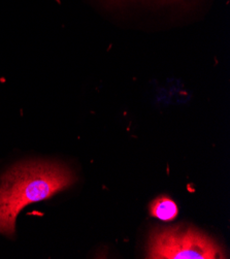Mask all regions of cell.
I'll return each instance as SVG.
<instances>
[{
    "label": "cell",
    "instance_id": "3957f363",
    "mask_svg": "<svg viewBox=\"0 0 230 259\" xmlns=\"http://www.w3.org/2000/svg\"><path fill=\"white\" fill-rule=\"evenodd\" d=\"M150 213L153 217L162 221H172L177 216L178 210L175 202L168 196H159L150 204Z\"/></svg>",
    "mask_w": 230,
    "mask_h": 259
},
{
    "label": "cell",
    "instance_id": "277c9868",
    "mask_svg": "<svg viewBox=\"0 0 230 259\" xmlns=\"http://www.w3.org/2000/svg\"><path fill=\"white\" fill-rule=\"evenodd\" d=\"M109 5L119 6V5H125L128 3H134V2H149V3H155L158 5H185L187 3H190L191 0H105Z\"/></svg>",
    "mask_w": 230,
    "mask_h": 259
},
{
    "label": "cell",
    "instance_id": "6da1fadb",
    "mask_svg": "<svg viewBox=\"0 0 230 259\" xmlns=\"http://www.w3.org/2000/svg\"><path fill=\"white\" fill-rule=\"evenodd\" d=\"M75 181L73 171L58 162L25 161L9 168L0 177V234L14 237L22 209L52 197Z\"/></svg>",
    "mask_w": 230,
    "mask_h": 259
},
{
    "label": "cell",
    "instance_id": "7a4b0ae2",
    "mask_svg": "<svg viewBox=\"0 0 230 259\" xmlns=\"http://www.w3.org/2000/svg\"><path fill=\"white\" fill-rule=\"evenodd\" d=\"M222 248L200 230L177 225L152 232L147 258L215 259L225 258Z\"/></svg>",
    "mask_w": 230,
    "mask_h": 259
}]
</instances>
